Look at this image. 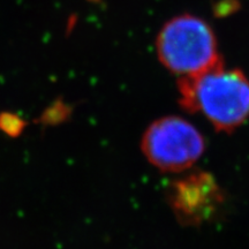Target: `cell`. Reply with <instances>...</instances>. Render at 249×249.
Returning a JSON list of instances; mask_svg holds the SVG:
<instances>
[{"instance_id": "6da1fadb", "label": "cell", "mask_w": 249, "mask_h": 249, "mask_svg": "<svg viewBox=\"0 0 249 249\" xmlns=\"http://www.w3.org/2000/svg\"><path fill=\"white\" fill-rule=\"evenodd\" d=\"M180 104L200 114L214 129L231 133L249 118V80L223 62L197 75L179 80Z\"/></svg>"}, {"instance_id": "7a4b0ae2", "label": "cell", "mask_w": 249, "mask_h": 249, "mask_svg": "<svg viewBox=\"0 0 249 249\" xmlns=\"http://www.w3.org/2000/svg\"><path fill=\"white\" fill-rule=\"evenodd\" d=\"M156 50L161 64L180 79L197 75L222 62L213 29L204 20L189 14L165 23Z\"/></svg>"}, {"instance_id": "3957f363", "label": "cell", "mask_w": 249, "mask_h": 249, "mask_svg": "<svg viewBox=\"0 0 249 249\" xmlns=\"http://www.w3.org/2000/svg\"><path fill=\"white\" fill-rule=\"evenodd\" d=\"M149 163L163 172L189 170L205 150V140L192 123L178 116L155 120L141 140Z\"/></svg>"}, {"instance_id": "277c9868", "label": "cell", "mask_w": 249, "mask_h": 249, "mask_svg": "<svg viewBox=\"0 0 249 249\" xmlns=\"http://www.w3.org/2000/svg\"><path fill=\"white\" fill-rule=\"evenodd\" d=\"M167 201L180 223L196 226L211 222L220 213L224 193L213 174L196 171L171 183Z\"/></svg>"}, {"instance_id": "5b68a950", "label": "cell", "mask_w": 249, "mask_h": 249, "mask_svg": "<svg viewBox=\"0 0 249 249\" xmlns=\"http://www.w3.org/2000/svg\"><path fill=\"white\" fill-rule=\"evenodd\" d=\"M28 123L22 118L12 112H2L0 113V130L4 132L9 138L17 139L23 133Z\"/></svg>"}, {"instance_id": "8992f818", "label": "cell", "mask_w": 249, "mask_h": 249, "mask_svg": "<svg viewBox=\"0 0 249 249\" xmlns=\"http://www.w3.org/2000/svg\"><path fill=\"white\" fill-rule=\"evenodd\" d=\"M65 107L64 105L60 104H54L51 108H49L48 111L43 114L42 121L44 124H58L59 121L65 118Z\"/></svg>"}]
</instances>
